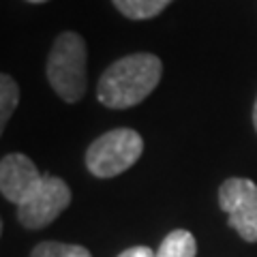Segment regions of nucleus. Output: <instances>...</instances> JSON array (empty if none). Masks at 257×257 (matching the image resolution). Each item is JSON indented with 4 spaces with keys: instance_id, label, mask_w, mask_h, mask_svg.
<instances>
[{
    "instance_id": "obj_13",
    "label": "nucleus",
    "mask_w": 257,
    "mask_h": 257,
    "mask_svg": "<svg viewBox=\"0 0 257 257\" xmlns=\"http://www.w3.org/2000/svg\"><path fill=\"white\" fill-rule=\"evenodd\" d=\"M26 3H32V5H43V3H47V0H26Z\"/></svg>"
},
{
    "instance_id": "obj_5",
    "label": "nucleus",
    "mask_w": 257,
    "mask_h": 257,
    "mask_svg": "<svg viewBox=\"0 0 257 257\" xmlns=\"http://www.w3.org/2000/svg\"><path fill=\"white\" fill-rule=\"evenodd\" d=\"M219 206L240 238L257 242V184L253 180L227 178L219 189Z\"/></svg>"
},
{
    "instance_id": "obj_1",
    "label": "nucleus",
    "mask_w": 257,
    "mask_h": 257,
    "mask_svg": "<svg viewBox=\"0 0 257 257\" xmlns=\"http://www.w3.org/2000/svg\"><path fill=\"white\" fill-rule=\"evenodd\" d=\"M163 75V62L150 52L128 54L103 71L96 99L109 109H128L155 90Z\"/></svg>"
},
{
    "instance_id": "obj_9",
    "label": "nucleus",
    "mask_w": 257,
    "mask_h": 257,
    "mask_svg": "<svg viewBox=\"0 0 257 257\" xmlns=\"http://www.w3.org/2000/svg\"><path fill=\"white\" fill-rule=\"evenodd\" d=\"M20 103V86L18 82L9 75L3 73L0 75V128H5L9 122L11 114L15 111Z\"/></svg>"
},
{
    "instance_id": "obj_4",
    "label": "nucleus",
    "mask_w": 257,
    "mask_h": 257,
    "mask_svg": "<svg viewBox=\"0 0 257 257\" xmlns=\"http://www.w3.org/2000/svg\"><path fill=\"white\" fill-rule=\"evenodd\" d=\"M71 204V189L62 178L43 174L24 193L18 204V219L26 229H41L56 221Z\"/></svg>"
},
{
    "instance_id": "obj_12",
    "label": "nucleus",
    "mask_w": 257,
    "mask_h": 257,
    "mask_svg": "<svg viewBox=\"0 0 257 257\" xmlns=\"http://www.w3.org/2000/svg\"><path fill=\"white\" fill-rule=\"evenodd\" d=\"M253 126L257 131V99H255V107H253Z\"/></svg>"
},
{
    "instance_id": "obj_2",
    "label": "nucleus",
    "mask_w": 257,
    "mask_h": 257,
    "mask_svg": "<svg viewBox=\"0 0 257 257\" xmlns=\"http://www.w3.org/2000/svg\"><path fill=\"white\" fill-rule=\"evenodd\" d=\"M45 73L62 101H82L88 88V47L84 37L73 30L60 32L47 54Z\"/></svg>"
},
{
    "instance_id": "obj_3",
    "label": "nucleus",
    "mask_w": 257,
    "mask_h": 257,
    "mask_svg": "<svg viewBox=\"0 0 257 257\" xmlns=\"http://www.w3.org/2000/svg\"><path fill=\"white\" fill-rule=\"evenodd\" d=\"M144 140L133 128H114L96 138L86 150V167L96 178H114L138 163Z\"/></svg>"
},
{
    "instance_id": "obj_11",
    "label": "nucleus",
    "mask_w": 257,
    "mask_h": 257,
    "mask_svg": "<svg viewBox=\"0 0 257 257\" xmlns=\"http://www.w3.org/2000/svg\"><path fill=\"white\" fill-rule=\"evenodd\" d=\"M118 257H155V251L148 246H131L126 248V251H122Z\"/></svg>"
},
{
    "instance_id": "obj_6",
    "label": "nucleus",
    "mask_w": 257,
    "mask_h": 257,
    "mask_svg": "<svg viewBox=\"0 0 257 257\" xmlns=\"http://www.w3.org/2000/svg\"><path fill=\"white\" fill-rule=\"evenodd\" d=\"M43 174L37 170L32 159H28L26 155H22V152L5 155L3 161H0V191H3V197L18 206L22 202L24 193Z\"/></svg>"
},
{
    "instance_id": "obj_10",
    "label": "nucleus",
    "mask_w": 257,
    "mask_h": 257,
    "mask_svg": "<svg viewBox=\"0 0 257 257\" xmlns=\"http://www.w3.org/2000/svg\"><path fill=\"white\" fill-rule=\"evenodd\" d=\"M30 257H92L82 244H62V242H41L32 248Z\"/></svg>"
},
{
    "instance_id": "obj_7",
    "label": "nucleus",
    "mask_w": 257,
    "mask_h": 257,
    "mask_svg": "<svg viewBox=\"0 0 257 257\" xmlns=\"http://www.w3.org/2000/svg\"><path fill=\"white\" fill-rule=\"evenodd\" d=\"M197 255V242L191 231L187 229H174L170 231L155 257H195Z\"/></svg>"
},
{
    "instance_id": "obj_8",
    "label": "nucleus",
    "mask_w": 257,
    "mask_h": 257,
    "mask_svg": "<svg viewBox=\"0 0 257 257\" xmlns=\"http://www.w3.org/2000/svg\"><path fill=\"white\" fill-rule=\"evenodd\" d=\"M114 7L128 20H152L174 0H111Z\"/></svg>"
}]
</instances>
